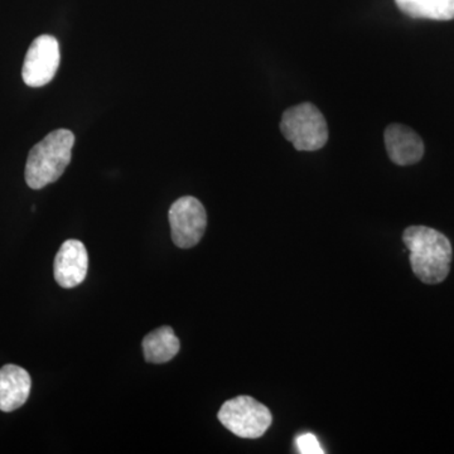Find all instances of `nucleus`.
<instances>
[{
    "instance_id": "nucleus-1",
    "label": "nucleus",
    "mask_w": 454,
    "mask_h": 454,
    "mask_svg": "<svg viewBox=\"0 0 454 454\" xmlns=\"http://www.w3.org/2000/svg\"><path fill=\"white\" fill-rule=\"evenodd\" d=\"M411 252V265L420 282H444L450 270L453 250L446 235L428 226H411L403 234Z\"/></svg>"
},
{
    "instance_id": "nucleus-2",
    "label": "nucleus",
    "mask_w": 454,
    "mask_h": 454,
    "mask_svg": "<svg viewBox=\"0 0 454 454\" xmlns=\"http://www.w3.org/2000/svg\"><path fill=\"white\" fill-rule=\"evenodd\" d=\"M74 145L73 131L59 129L33 146L26 164L27 184L42 190L61 177L71 162Z\"/></svg>"
},
{
    "instance_id": "nucleus-3",
    "label": "nucleus",
    "mask_w": 454,
    "mask_h": 454,
    "mask_svg": "<svg viewBox=\"0 0 454 454\" xmlns=\"http://www.w3.org/2000/svg\"><path fill=\"white\" fill-rule=\"evenodd\" d=\"M280 130L297 151L315 152L328 140V127L324 114L310 103L289 107L283 114Z\"/></svg>"
},
{
    "instance_id": "nucleus-4",
    "label": "nucleus",
    "mask_w": 454,
    "mask_h": 454,
    "mask_svg": "<svg viewBox=\"0 0 454 454\" xmlns=\"http://www.w3.org/2000/svg\"><path fill=\"white\" fill-rule=\"evenodd\" d=\"M220 423L244 439H258L273 423L270 411L252 396H236L227 400L217 414Z\"/></svg>"
},
{
    "instance_id": "nucleus-5",
    "label": "nucleus",
    "mask_w": 454,
    "mask_h": 454,
    "mask_svg": "<svg viewBox=\"0 0 454 454\" xmlns=\"http://www.w3.org/2000/svg\"><path fill=\"white\" fill-rule=\"evenodd\" d=\"M168 219L173 243L190 249L201 241L207 226V214L196 197L184 196L170 206Z\"/></svg>"
},
{
    "instance_id": "nucleus-6",
    "label": "nucleus",
    "mask_w": 454,
    "mask_h": 454,
    "mask_svg": "<svg viewBox=\"0 0 454 454\" xmlns=\"http://www.w3.org/2000/svg\"><path fill=\"white\" fill-rule=\"evenodd\" d=\"M61 61L59 41L43 35L32 42L22 68L23 82L29 88H41L52 82Z\"/></svg>"
},
{
    "instance_id": "nucleus-7",
    "label": "nucleus",
    "mask_w": 454,
    "mask_h": 454,
    "mask_svg": "<svg viewBox=\"0 0 454 454\" xmlns=\"http://www.w3.org/2000/svg\"><path fill=\"white\" fill-rule=\"evenodd\" d=\"M89 255L80 240H67L59 247L53 264L56 282L62 288H74L88 276Z\"/></svg>"
},
{
    "instance_id": "nucleus-8",
    "label": "nucleus",
    "mask_w": 454,
    "mask_h": 454,
    "mask_svg": "<svg viewBox=\"0 0 454 454\" xmlns=\"http://www.w3.org/2000/svg\"><path fill=\"white\" fill-rule=\"evenodd\" d=\"M384 138L387 154L397 166H411L422 160L426 148L422 138L411 128L390 124Z\"/></svg>"
},
{
    "instance_id": "nucleus-9",
    "label": "nucleus",
    "mask_w": 454,
    "mask_h": 454,
    "mask_svg": "<svg viewBox=\"0 0 454 454\" xmlns=\"http://www.w3.org/2000/svg\"><path fill=\"white\" fill-rule=\"evenodd\" d=\"M31 387V376L23 367L3 366L0 369V411L11 413L25 405Z\"/></svg>"
},
{
    "instance_id": "nucleus-10",
    "label": "nucleus",
    "mask_w": 454,
    "mask_h": 454,
    "mask_svg": "<svg viewBox=\"0 0 454 454\" xmlns=\"http://www.w3.org/2000/svg\"><path fill=\"white\" fill-rule=\"evenodd\" d=\"M142 345L145 360L151 364L168 363L181 348L178 337L168 325H163L146 334Z\"/></svg>"
},
{
    "instance_id": "nucleus-11",
    "label": "nucleus",
    "mask_w": 454,
    "mask_h": 454,
    "mask_svg": "<svg viewBox=\"0 0 454 454\" xmlns=\"http://www.w3.org/2000/svg\"><path fill=\"white\" fill-rule=\"evenodd\" d=\"M395 3L405 16L414 20H454V0H395Z\"/></svg>"
},
{
    "instance_id": "nucleus-12",
    "label": "nucleus",
    "mask_w": 454,
    "mask_h": 454,
    "mask_svg": "<svg viewBox=\"0 0 454 454\" xmlns=\"http://www.w3.org/2000/svg\"><path fill=\"white\" fill-rule=\"evenodd\" d=\"M298 450L301 454H325L324 448L319 444L318 439L312 433H304L295 441Z\"/></svg>"
}]
</instances>
